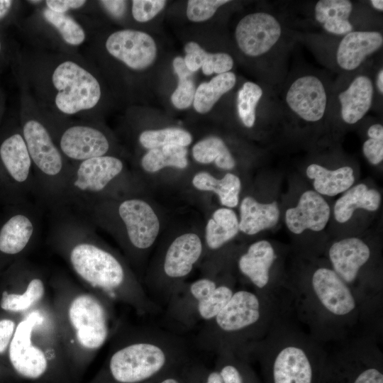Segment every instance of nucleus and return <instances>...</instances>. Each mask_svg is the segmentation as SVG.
<instances>
[{
  "label": "nucleus",
  "mask_w": 383,
  "mask_h": 383,
  "mask_svg": "<svg viewBox=\"0 0 383 383\" xmlns=\"http://www.w3.org/2000/svg\"><path fill=\"white\" fill-rule=\"evenodd\" d=\"M51 212L48 243L86 289L129 306L138 315L162 311L125 260L99 240L94 226L67 209Z\"/></svg>",
  "instance_id": "f257e3e1"
},
{
  "label": "nucleus",
  "mask_w": 383,
  "mask_h": 383,
  "mask_svg": "<svg viewBox=\"0 0 383 383\" xmlns=\"http://www.w3.org/2000/svg\"><path fill=\"white\" fill-rule=\"evenodd\" d=\"M19 62L22 88L40 109L64 118L98 121L103 87L89 59L77 52L35 47Z\"/></svg>",
  "instance_id": "f03ea898"
},
{
  "label": "nucleus",
  "mask_w": 383,
  "mask_h": 383,
  "mask_svg": "<svg viewBox=\"0 0 383 383\" xmlns=\"http://www.w3.org/2000/svg\"><path fill=\"white\" fill-rule=\"evenodd\" d=\"M49 285L53 291L51 311L66 357L91 358L120 323L115 316V303L82 288L64 274L53 275Z\"/></svg>",
  "instance_id": "7ed1b4c3"
},
{
  "label": "nucleus",
  "mask_w": 383,
  "mask_h": 383,
  "mask_svg": "<svg viewBox=\"0 0 383 383\" xmlns=\"http://www.w3.org/2000/svg\"><path fill=\"white\" fill-rule=\"evenodd\" d=\"M19 126L33 164L35 198L51 211L60 209L72 165L55 144L36 103L23 89Z\"/></svg>",
  "instance_id": "20e7f679"
},
{
  "label": "nucleus",
  "mask_w": 383,
  "mask_h": 383,
  "mask_svg": "<svg viewBox=\"0 0 383 383\" xmlns=\"http://www.w3.org/2000/svg\"><path fill=\"white\" fill-rule=\"evenodd\" d=\"M70 210L92 226L113 231L133 262L141 261L159 234L157 214L147 201L140 198L101 199Z\"/></svg>",
  "instance_id": "39448f33"
},
{
  "label": "nucleus",
  "mask_w": 383,
  "mask_h": 383,
  "mask_svg": "<svg viewBox=\"0 0 383 383\" xmlns=\"http://www.w3.org/2000/svg\"><path fill=\"white\" fill-rule=\"evenodd\" d=\"M8 354L15 371L30 379L43 377L52 360L66 357L50 304L43 303L23 314L17 323Z\"/></svg>",
  "instance_id": "423d86ee"
},
{
  "label": "nucleus",
  "mask_w": 383,
  "mask_h": 383,
  "mask_svg": "<svg viewBox=\"0 0 383 383\" xmlns=\"http://www.w3.org/2000/svg\"><path fill=\"white\" fill-rule=\"evenodd\" d=\"M262 317L260 294L246 289L235 291L219 313L200 326L195 344L207 353L239 355L249 349L248 341L255 336Z\"/></svg>",
  "instance_id": "0eeeda50"
},
{
  "label": "nucleus",
  "mask_w": 383,
  "mask_h": 383,
  "mask_svg": "<svg viewBox=\"0 0 383 383\" xmlns=\"http://www.w3.org/2000/svg\"><path fill=\"white\" fill-rule=\"evenodd\" d=\"M234 292L230 284L211 275L184 283L165 305V320L179 330H192L214 318Z\"/></svg>",
  "instance_id": "6e6552de"
},
{
  "label": "nucleus",
  "mask_w": 383,
  "mask_h": 383,
  "mask_svg": "<svg viewBox=\"0 0 383 383\" xmlns=\"http://www.w3.org/2000/svg\"><path fill=\"white\" fill-rule=\"evenodd\" d=\"M201 238L194 233L176 237L162 253L145 279L148 296L162 308L184 284L204 253Z\"/></svg>",
  "instance_id": "1a4fd4ad"
},
{
  "label": "nucleus",
  "mask_w": 383,
  "mask_h": 383,
  "mask_svg": "<svg viewBox=\"0 0 383 383\" xmlns=\"http://www.w3.org/2000/svg\"><path fill=\"white\" fill-rule=\"evenodd\" d=\"M32 196H36L32 161L20 126H11L0 133V204L26 202Z\"/></svg>",
  "instance_id": "9d476101"
},
{
  "label": "nucleus",
  "mask_w": 383,
  "mask_h": 383,
  "mask_svg": "<svg viewBox=\"0 0 383 383\" xmlns=\"http://www.w3.org/2000/svg\"><path fill=\"white\" fill-rule=\"evenodd\" d=\"M123 160L113 155L72 164L61 209H73L86 203L109 198V189L123 176Z\"/></svg>",
  "instance_id": "9b49d317"
},
{
  "label": "nucleus",
  "mask_w": 383,
  "mask_h": 383,
  "mask_svg": "<svg viewBox=\"0 0 383 383\" xmlns=\"http://www.w3.org/2000/svg\"><path fill=\"white\" fill-rule=\"evenodd\" d=\"M38 107L55 144L71 165L112 155L111 140L98 121L64 118Z\"/></svg>",
  "instance_id": "f8f14e48"
},
{
  "label": "nucleus",
  "mask_w": 383,
  "mask_h": 383,
  "mask_svg": "<svg viewBox=\"0 0 383 383\" xmlns=\"http://www.w3.org/2000/svg\"><path fill=\"white\" fill-rule=\"evenodd\" d=\"M40 206L31 201L3 206L0 214V272L24 257L36 242L40 228Z\"/></svg>",
  "instance_id": "ddd939ff"
},
{
  "label": "nucleus",
  "mask_w": 383,
  "mask_h": 383,
  "mask_svg": "<svg viewBox=\"0 0 383 383\" xmlns=\"http://www.w3.org/2000/svg\"><path fill=\"white\" fill-rule=\"evenodd\" d=\"M30 16V28L40 43L38 48L50 46L52 50L77 52L89 37V32L73 15L59 13L46 8L43 1L35 6Z\"/></svg>",
  "instance_id": "4468645a"
},
{
  "label": "nucleus",
  "mask_w": 383,
  "mask_h": 383,
  "mask_svg": "<svg viewBox=\"0 0 383 383\" xmlns=\"http://www.w3.org/2000/svg\"><path fill=\"white\" fill-rule=\"evenodd\" d=\"M262 362L265 383H321L325 365L296 344L283 346Z\"/></svg>",
  "instance_id": "2eb2a0df"
},
{
  "label": "nucleus",
  "mask_w": 383,
  "mask_h": 383,
  "mask_svg": "<svg viewBox=\"0 0 383 383\" xmlns=\"http://www.w3.org/2000/svg\"><path fill=\"white\" fill-rule=\"evenodd\" d=\"M5 273L16 288L2 291V310L25 314L43 303L49 282L42 269L23 257L9 267Z\"/></svg>",
  "instance_id": "dca6fc26"
},
{
  "label": "nucleus",
  "mask_w": 383,
  "mask_h": 383,
  "mask_svg": "<svg viewBox=\"0 0 383 383\" xmlns=\"http://www.w3.org/2000/svg\"><path fill=\"white\" fill-rule=\"evenodd\" d=\"M106 55L133 72L143 71L155 62L157 48L148 33L131 28L116 30L104 40Z\"/></svg>",
  "instance_id": "f3484780"
},
{
  "label": "nucleus",
  "mask_w": 383,
  "mask_h": 383,
  "mask_svg": "<svg viewBox=\"0 0 383 383\" xmlns=\"http://www.w3.org/2000/svg\"><path fill=\"white\" fill-rule=\"evenodd\" d=\"M282 34L279 22L272 14L255 12L245 16L237 24L235 38L240 50L250 57L268 52Z\"/></svg>",
  "instance_id": "a211bd4d"
},
{
  "label": "nucleus",
  "mask_w": 383,
  "mask_h": 383,
  "mask_svg": "<svg viewBox=\"0 0 383 383\" xmlns=\"http://www.w3.org/2000/svg\"><path fill=\"white\" fill-rule=\"evenodd\" d=\"M288 107L302 120L313 123L323 117L327 94L322 81L315 75H304L289 86L285 97Z\"/></svg>",
  "instance_id": "6ab92c4d"
},
{
  "label": "nucleus",
  "mask_w": 383,
  "mask_h": 383,
  "mask_svg": "<svg viewBox=\"0 0 383 383\" xmlns=\"http://www.w3.org/2000/svg\"><path fill=\"white\" fill-rule=\"evenodd\" d=\"M311 286L318 302L331 314L344 317L355 310L351 289L333 270L318 268L312 275Z\"/></svg>",
  "instance_id": "aec40b11"
},
{
  "label": "nucleus",
  "mask_w": 383,
  "mask_h": 383,
  "mask_svg": "<svg viewBox=\"0 0 383 383\" xmlns=\"http://www.w3.org/2000/svg\"><path fill=\"white\" fill-rule=\"evenodd\" d=\"M330 214V206L323 196L308 190L301 195L295 207L287 210L285 222L294 234H301L306 229L318 232L326 226Z\"/></svg>",
  "instance_id": "412c9836"
},
{
  "label": "nucleus",
  "mask_w": 383,
  "mask_h": 383,
  "mask_svg": "<svg viewBox=\"0 0 383 383\" xmlns=\"http://www.w3.org/2000/svg\"><path fill=\"white\" fill-rule=\"evenodd\" d=\"M321 383H383L382 367L369 358L325 362Z\"/></svg>",
  "instance_id": "4be33fe9"
},
{
  "label": "nucleus",
  "mask_w": 383,
  "mask_h": 383,
  "mask_svg": "<svg viewBox=\"0 0 383 383\" xmlns=\"http://www.w3.org/2000/svg\"><path fill=\"white\" fill-rule=\"evenodd\" d=\"M328 255L333 270L349 284L355 281L360 269L369 260L370 250L363 240L352 237L335 242Z\"/></svg>",
  "instance_id": "5701e85b"
},
{
  "label": "nucleus",
  "mask_w": 383,
  "mask_h": 383,
  "mask_svg": "<svg viewBox=\"0 0 383 383\" xmlns=\"http://www.w3.org/2000/svg\"><path fill=\"white\" fill-rule=\"evenodd\" d=\"M382 45L383 37L378 31L350 32L339 43L336 52L337 63L344 70H355Z\"/></svg>",
  "instance_id": "b1692460"
},
{
  "label": "nucleus",
  "mask_w": 383,
  "mask_h": 383,
  "mask_svg": "<svg viewBox=\"0 0 383 383\" xmlns=\"http://www.w3.org/2000/svg\"><path fill=\"white\" fill-rule=\"evenodd\" d=\"M275 260L271 243L265 240L256 241L249 245L238 260V267L257 289H263L270 280V270Z\"/></svg>",
  "instance_id": "393cba45"
},
{
  "label": "nucleus",
  "mask_w": 383,
  "mask_h": 383,
  "mask_svg": "<svg viewBox=\"0 0 383 383\" xmlns=\"http://www.w3.org/2000/svg\"><path fill=\"white\" fill-rule=\"evenodd\" d=\"M374 96V86L366 75L357 76L338 95L341 117L345 123L355 124L369 111Z\"/></svg>",
  "instance_id": "a878e982"
},
{
  "label": "nucleus",
  "mask_w": 383,
  "mask_h": 383,
  "mask_svg": "<svg viewBox=\"0 0 383 383\" xmlns=\"http://www.w3.org/2000/svg\"><path fill=\"white\" fill-rule=\"evenodd\" d=\"M279 218L277 202L262 204L251 196H246L240 206L239 231L246 235H255L274 226Z\"/></svg>",
  "instance_id": "bb28decb"
},
{
  "label": "nucleus",
  "mask_w": 383,
  "mask_h": 383,
  "mask_svg": "<svg viewBox=\"0 0 383 383\" xmlns=\"http://www.w3.org/2000/svg\"><path fill=\"white\" fill-rule=\"evenodd\" d=\"M306 174L313 180L315 192L328 196L347 191L355 182L353 170L349 166L331 170L320 165L311 164L307 167Z\"/></svg>",
  "instance_id": "cd10ccee"
},
{
  "label": "nucleus",
  "mask_w": 383,
  "mask_h": 383,
  "mask_svg": "<svg viewBox=\"0 0 383 383\" xmlns=\"http://www.w3.org/2000/svg\"><path fill=\"white\" fill-rule=\"evenodd\" d=\"M381 203L378 191L369 189L365 184L350 188L334 204L333 214L335 220L341 223L350 220L357 209L369 211H377Z\"/></svg>",
  "instance_id": "c85d7f7f"
},
{
  "label": "nucleus",
  "mask_w": 383,
  "mask_h": 383,
  "mask_svg": "<svg viewBox=\"0 0 383 383\" xmlns=\"http://www.w3.org/2000/svg\"><path fill=\"white\" fill-rule=\"evenodd\" d=\"M353 4L349 0H320L315 5V18L323 29L335 35H346L353 30L349 17Z\"/></svg>",
  "instance_id": "c756f323"
},
{
  "label": "nucleus",
  "mask_w": 383,
  "mask_h": 383,
  "mask_svg": "<svg viewBox=\"0 0 383 383\" xmlns=\"http://www.w3.org/2000/svg\"><path fill=\"white\" fill-rule=\"evenodd\" d=\"M184 51L187 53L184 58V64L192 73L201 68L205 75L220 74L230 72L233 67V59L229 54L207 52L194 41L185 45Z\"/></svg>",
  "instance_id": "7c9ffc66"
},
{
  "label": "nucleus",
  "mask_w": 383,
  "mask_h": 383,
  "mask_svg": "<svg viewBox=\"0 0 383 383\" xmlns=\"http://www.w3.org/2000/svg\"><path fill=\"white\" fill-rule=\"evenodd\" d=\"M239 231V221L233 210L229 208L216 209L206 226L205 242L208 250L221 249Z\"/></svg>",
  "instance_id": "2f4dec72"
},
{
  "label": "nucleus",
  "mask_w": 383,
  "mask_h": 383,
  "mask_svg": "<svg viewBox=\"0 0 383 383\" xmlns=\"http://www.w3.org/2000/svg\"><path fill=\"white\" fill-rule=\"evenodd\" d=\"M192 184L198 190L215 193L221 204L227 208L238 204L241 182L234 174L227 173L217 179L209 172H200L194 176Z\"/></svg>",
  "instance_id": "473e14b6"
},
{
  "label": "nucleus",
  "mask_w": 383,
  "mask_h": 383,
  "mask_svg": "<svg viewBox=\"0 0 383 383\" xmlns=\"http://www.w3.org/2000/svg\"><path fill=\"white\" fill-rule=\"evenodd\" d=\"M235 83V74L228 72L200 84L196 89L192 104L195 111L201 114L209 112L220 98L234 87Z\"/></svg>",
  "instance_id": "72a5a7b5"
},
{
  "label": "nucleus",
  "mask_w": 383,
  "mask_h": 383,
  "mask_svg": "<svg viewBox=\"0 0 383 383\" xmlns=\"http://www.w3.org/2000/svg\"><path fill=\"white\" fill-rule=\"evenodd\" d=\"M187 152V148L180 145H165L148 150L140 158V165L149 173L167 167L184 169L188 165Z\"/></svg>",
  "instance_id": "f704fd0d"
},
{
  "label": "nucleus",
  "mask_w": 383,
  "mask_h": 383,
  "mask_svg": "<svg viewBox=\"0 0 383 383\" xmlns=\"http://www.w3.org/2000/svg\"><path fill=\"white\" fill-rule=\"evenodd\" d=\"M194 159L201 164L215 163L220 169L230 170L235 161L224 141L217 136H209L197 142L192 148Z\"/></svg>",
  "instance_id": "c9c22d12"
},
{
  "label": "nucleus",
  "mask_w": 383,
  "mask_h": 383,
  "mask_svg": "<svg viewBox=\"0 0 383 383\" xmlns=\"http://www.w3.org/2000/svg\"><path fill=\"white\" fill-rule=\"evenodd\" d=\"M214 368L223 383H260L248 361L231 352L216 354Z\"/></svg>",
  "instance_id": "e433bc0d"
},
{
  "label": "nucleus",
  "mask_w": 383,
  "mask_h": 383,
  "mask_svg": "<svg viewBox=\"0 0 383 383\" xmlns=\"http://www.w3.org/2000/svg\"><path fill=\"white\" fill-rule=\"evenodd\" d=\"M138 140L143 148L151 150L165 145L187 147L192 142V135L184 129L170 127L143 131L138 135Z\"/></svg>",
  "instance_id": "4c0bfd02"
},
{
  "label": "nucleus",
  "mask_w": 383,
  "mask_h": 383,
  "mask_svg": "<svg viewBox=\"0 0 383 383\" xmlns=\"http://www.w3.org/2000/svg\"><path fill=\"white\" fill-rule=\"evenodd\" d=\"M172 65L178 77V84L171 96V101L176 109H186L193 104L196 89L192 72L187 68L182 57H174Z\"/></svg>",
  "instance_id": "58836bf2"
},
{
  "label": "nucleus",
  "mask_w": 383,
  "mask_h": 383,
  "mask_svg": "<svg viewBox=\"0 0 383 383\" xmlns=\"http://www.w3.org/2000/svg\"><path fill=\"white\" fill-rule=\"evenodd\" d=\"M262 88L252 82H245L237 95L238 116L246 128H252L256 120V107L262 96Z\"/></svg>",
  "instance_id": "ea45409f"
},
{
  "label": "nucleus",
  "mask_w": 383,
  "mask_h": 383,
  "mask_svg": "<svg viewBox=\"0 0 383 383\" xmlns=\"http://www.w3.org/2000/svg\"><path fill=\"white\" fill-rule=\"evenodd\" d=\"M184 383H223L219 372L193 356L181 368Z\"/></svg>",
  "instance_id": "a19ab883"
},
{
  "label": "nucleus",
  "mask_w": 383,
  "mask_h": 383,
  "mask_svg": "<svg viewBox=\"0 0 383 383\" xmlns=\"http://www.w3.org/2000/svg\"><path fill=\"white\" fill-rule=\"evenodd\" d=\"M229 2L228 0H189L186 15L192 22H203L211 18L219 7Z\"/></svg>",
  "instance_id": "79ce46f5"
},
{
  "label": "nucleus",
  "mask_w": 383,
  "mask_h": 383,
  "mask_svg": "<svg viewBox=\"0 0 383 383\" xmlns=\"http://www.w3.org/2000/svg\"><path fill=\"white\" fill-rule=\"evenodd\" d=\"M167 1L133 0L131 1V14L135 21L145 23L152 20L163 10Z\"/></svg>",
  "instance_id": "37998d69"
},
{
  "label": "nucleus",
  "mask_w": 383,
  "mask_h": 383,
  "mask_svg": "<svg viewBox=\"0 0 383 383\" xmlns=\"http://www.w3.org/2000/svg\"><path fill=\"white\" fill-rule=\"evenodd\" d=\"M43 4L48 9L59 13H69L88 8L89 1L86 0H46Z\"/></svg>",
  "instance_id": "c03bdc74"
},
{
  "label": "nucleus",
  "mask_w": 383,
  "mask_h": 383,
  "mask_svg": "<svg viewBox=\"0 0 383 383\" xmlns=\"http://www.w3.org/2000/svg\"><path fill=\"white\" fill-rule=\"evenodd\" d=\"M362 152L371 164H379L383 160V138H369L363 143Z\"/></svg>",
  "instance_id": "a18cd8bd"
},
{
  "label": "nucleus",
  "mask_w": 383,
  "mask_h": 383,
  "mask_svg": "<svg viewBox=\"0 0 383 383\" xmlns=\"http://www.w3.org/2000/svg\"><path fill=\"white\" fill-rule=\"evenodd\" d=\"M17 323L15 320L9 318L0 319V355L8 350Z\"/></svg>",
  "instance_id": "49530a36"
},
{
  "label": "nucleus",
  "mask_w": 383,
  "mask_h": 383,
  "mask_svg": "<svg viewBox=\"0 0 383 383\" xmlns=\"http://www.w3.org/2000/svg\"><path fill=\"white\" fill-rule=\"evenodd\" d=\"M97 4L106 13L115 19L123 18L127 11L128 1L121 0L98 1Z\"/></svg>",
  "instance_id": "de8ad7c7"
},
{
  "label": "nucleus",
  "mask_w": 383,
  "mask_h": 383,
  "mask_svg": "<svg viewBox=\"0 0 383 383\" xmlns=\"http://www.w3.org/2000/svg\"><path fill=\"white\" fill-rule=\"evenodd\" d=\"M182 365L168 371L148 383H184L181 374V368Z\"/></svg>",
  "instance_id": "09e8293b"
},
{
  "label": "nucleus",
  "mask_w": 383,
  "mask_h": 383,
  "mask_svg": "<svg viewBox=\"0 0 383 383\" xmlns=\"http://www.w3.org/2000/svg\"><path fill=\"white\" fill-rule=\"evenodd\" d=\"M18 3L11 0H0V23L14 11Z\"/></svg>",
  "instance_id": "8fccbe9b"
},
{
  "label": "nucleus",
  "mask_w": 383,
  "mask_h": 383,
  "mask_svg": "<svg viewBox=\"0 0 383 383\" xmlns=\"http://www.w3.org/2000/svg\"><path fill=\"white\" fill-rule=\"evenodd\" d=\"M367 135L372 138H383V126L380 123H375L370 126Z\"/></svg>",
  "instance_id": "3c124183"
},
{
  "label": "nucleus",
  "mask_w": 383,
  "mask_h": 383,
  "mask_svg": "<svg viewBox=\"0 0 383 383\" xmlns=\"http://www.w3.org/2000/svg\"><path fill=\"white\" fill-rule=\"evenodd\" d=\"M377 87L380 94H383V70L382 68L378 72L377 77Z\"/></svg>",
  "instance_id": "603ef678"
},
{
  "label": "nucleus",
  "mask_w": 383,
  "mask_h": 383,
  "mask_svg": "<svg viewBox=\"0 0 383 383\" xmlns=\"http://www.w3.org/2000/svg\"><path fill=\"white\" fill-rule=\"evenodd\" d=\"M370 4L373 6L374 9L379 11H383V1L382 0H372L370 1Z\"/></svg>",
  "instance_id": "864d4df0"
},
{
  "label": "nucleus",
  "mask_w": 383,
  "mask_h": 383,
  "mask_svg": "<svg viewBox=\"0 0 383 383\" xmlns=\"http://www.w3.org/2000/svg\"><path fill=\"white\" fill-rule=\"evenodd\" d=\"M4 51V43L1 36L0 35V57L2 55Z\"/></svg>",
  "instance_id": "5fc2aeb1"
},
{
  "label": "nucleus",
  "mask_w": 383,
  "mask_h": 383,
  "mask_svg": "<svg viewBox=\"0 0 383 383\" xmlns=\"http://www.w3.org/2000/svg\"><path fill=\"white\" fill-rule=\"evenodd\" d=\"M0 205H1V204H0ZM0 214H1V213H0Z\"/></svg>",
  "instance_id": "6e6d98bb"
}]
</instances>
